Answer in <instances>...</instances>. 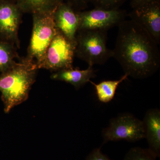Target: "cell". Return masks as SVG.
I'll list each match as a JSON object with an SVG mask.
<instances>
[{
  "label": "cell",
  "mask_w": 160,
  "mask_h": 160,
  "mask_svg": "<svg viewBox=\"0 0 160 160\" xmlns=\"http://www.w3.org/2000/svg\"><path fill=\"white\" fill-rule=\"evenodd\" d=\"M118 26L113 57L125 74L141 79L154 74L160 66L158 44L133 20H124Z\"/></svg>",
  "instance_id": "6da1fadb"
},
{
  "label": "cell",
  "mask_w": 160,
  "mask_h": 160,
  "mask_svg": "<svg viewBox=\"0 0 160 160\" xmlns=\"http://www.w3.org/2000/svg\"><path fill=\"white\" fill-rule=\"evenodd\" d=\"M38 69L35 63L26 58L0 73V92L6 113L28 99Z\"/></svg>",
  "instance_id": "7a4b0ae2"
},
{
  "label": "cell",
  "mask_w": 160,
  "mask_h": 160,
  "mask_svg": "<svg viewBox=\"0 0 160 160\" xmlns=\"http://www.w3.org/2000/svg\"><path fill=\"white\" fill-rule=\"evenodd\" d=\"M76 36L75 54L89 66L105 64L113 57L112 50L107 47V31H79Z\"/></svg>",
  "instance_id": "3957f363"
},
{
  "label": "cell",
  "mask_w": 160,
  "mask_h": 160,
  "mask_svg": "<svg viewBox=\"0 0 160 160\" xmlns=\"http://www.w3.org/2000/svg\"><path fill=\"white\" fill-rule=\"evenodd\" d=\"M53 12L32 14V34L26 58L35 63L37 67L57 31L53 21Z\"/></svg>",
  "instance_id": "277c9868"
},
{
  "label": "cell",
  "mask_w": 160,
  "mask_h": 160,
  "mask_svg": "<svg viewBox=\"0 0 160 160\" xmlns=\"http://www.w3.org/2000/svg\"><path fill=\"white\" fill-rule=\"evenodd\" d=\"M76 45L57 29L38 69L57 71L72 67Z\"/></svg>",
  "instance_id": "5b68a950"
},
{
  "label": "cell",
  "mask_w": 160,
  "mask_h": 160,
  "mask_svg": "<svg viewBox=\"0 0 160 160\" xmlns=\"http://www.w3.org/2000/svg\"><path fill=\"white\" fill-rule=\"evenodd\" d=\"M103 144L110 141L125 140L135 142L145 138L142 121L129 113L120 114L110 121L102 132Z\"/></svg>",
  "instance_id": "8992f818"
},
{
  "label": "cell",
  "mask_w": 160,
  "mask_h": 160,
  "mask_svg": "<svg viewBox=\"0 0 160 160\" xmlns=\"http://www.w3.org/2000/svg\"><path fill=\"white\" fill-rule=\"evenodd\" d=\"M79 20L78 31H108L125 20L127 12L120 9H106L95 8L88 11H77Z\"/></svg>",
  "instance_id": "52a82bcc"
},
{
  "label": "cell",
  "mask_w": 160,
  "mask_h": 160,
  "mask_svg": "<svg viewBox=\"0 0 160 160\" xmlns=\"http://www.w3.org/2000/svg\"><path fill=\"white\" fill-rule=\"evenodd\" d=\"M129 16L130 19L141 25L160 44V0L132 9Z\"/></svg>",
  "instance_id": "ba28073f"
},
{
  "label": "cell",
  "mask_w": 160,
  "mask_h": 160,
  "mask_svg": "<svg viewBox=\"0 0 160 160\" xmlns=\"http://www.w3.org/2000/svg\"><path fill=\"white\" fill-rule=\"evenodd\" d=\"M22 13L16 3L0 0V35L18 46V30Z\"/></svg>",
  "instance_id": "9c48e42d"
},
{
  "label": "cell",
  "mask_w": 160,
  "mask_h": 160,
  "mask_svg": "<svg viewBox=\"0 0 160 160\" xmlns=\"http://www.w3.org/2000/svg\"><path fill=\"white\" fill-rule=\"evenodd\" d=\"M52 15L56 29L68 39L76 44L77 32L79 25L77 11L64 2L58 6Z\"/></svg>",
  "instance_id": "30bf717a"
},
{
  "label": "cell",
  "mask_w": 160,
  "mask_h": 160,
  "mask_svg": "<svg viewBox=\"0 0 160 160\" xmlns=\"http://www.w3.org/2000/svg\"><path fill=\"white\" fill-rule=\"evenodd\" d=\"M145 138L149 145L148 149L156 158L160 157V111L158 109L148 110L142 121Z\"/></svg>",
  "instance_id": "8fae6325"
},
{
  "label": "cell",
  "mask_w": 160,
  "mask_h": 160,
  "mask_svg": "<svg viewBox=\"0 0 160 160\" xmlns=\"http://www.w3.org/2000/svg\"><path fill=\"white\" fill-rule=\"evenodd\" d=\"M95 76L93 66H89L88 69L84 70L71 67L58 70L52 75L51 78L52 79L69 83L78 89Z\"/></svg>",
  "instance_id": "7c38bea8"
},
{
  "label": "cell",
  "mask_w": 160,
  "mask_h": 160,
  "mask_svg": "<svg viewBox=\"0 0 160 160\" xmlns=\"http://www.w3.org/2000/svg\"><path fill=\"white\" fill-rule=\"evenodd\" d=\"M64 0H17V6L22 13H51Z\"/></svg>",
  "instance_id": "4fadbf2b"
},
{
  "label": "cell",
  "mask_w": 160,
  "mask_h": 160,
  "mask_svg": "<svg viewBox=\"0 0 160 160\" xmlns=\"http://www.w3.org/2000/svg\"><path fill=\"white\" fill-rule=\"evenodd\" d=\"M128 77V75L125 74L118 80L104 81L98 84L91 81H89V82L94 86L99 101L101 102L107 103L113 99L118 86L123 81L127 79Z\"/></svg>",
  "instance_id": "5bb4252c"
},
{
  "label": "cell",
  "mask_w": 160,
  "mask_h": 160,
  "mask_svg": "<svg viewBox=\"0 0 160 160\" xmlns=\"http://www.w3.org/2000/svg\"><path fill=\"white\" fill-rule=\"evenodd\" d=\"M17 55L11 44L7 42H0V73L9 69L16 62L15 58Z\"/></svg>",
  "instance_id": "9a60e30c"
},
{
  "label": "cell",
  "mask_w": 160,
  "mask_h": 160,
  "mask_svg": "<svg viewBox=\"0 0 160 160\" xmlns=\"http://www.w3.org/2000/svg\"><path fill=\"white\" fill-rule=\"evenodd\" d=\"M156 158L149 149L136 147L129 149L124 160H156Z\"/></svg>",
  "instance_id": "2e32d148"
},
{
  "label": "cell",
  "mask_w": 160,
  "mask_h": 160,
  "mask_svg": "<svg viewBox=\"0 0 160 160\" xmlns=\"http://www.w3.org/2000/svg\"><path fill=\"white\" fill-rule=\"evenodd\" d=\"M126 0H89L95 8L106 9H119Z\"/></svg>",
  "instance_id": "e0dca14e"
},
{
  "label": "cell",
  "mask_w": 160,
  "mask_h": 160,
  "mask_svg": "<svg viewBox=\"0 0 160 160\" xmlns=\"http://www.w3.org/2000/svg\"><path fill=\"white\" fill-rule=\"evenodd\" d=\"M86 160H112L101 151V148H96L90 152Z\"/></svg>",
  "instance_id": "ac0fdd59"
},
{
  "label": "cell",
  "mask_w": 160,
  "mask_h": 160,
  "mask_svg": "<svg viewBox=\"0 0 160 160\" xmlns=\"http://www.w3.org/2000/svg\"><path fill=\"white\" fill-rule=\"evenodd\" d=\"M77 11H82L87 7L89 0H64Z\"/></svg>",
  "instance_id": "d6986e66"
},
{
  "label": "cell",
  "mask_w": 160,
  "mask_h": 160,
  "mask_svg": "<svg viewBox=\"0 0 160 160\" xmlns=\"http://www.w3.org/2000/svg\"><path fill=\"white\" fill-rule=\"evenodd\" d=\"M156 1L157 0H129V2L131 8L134 9Z\"/></svg>",
  "instance_id": "ffe728a7"
},
{
  "label": "cell",
  "mask_w": 160,
  "mask_h": 160,
  "mask_svg": "<svg viewBox=\"0 0 160 160\" xmlns=\"http://www.w3.org/2000/svg\"><path fill=\"white\" fill-rule=\"evenodd\" d=\"M8 1H10V2H12L16 3L17 0H8Z\"/></svg>",
  "instance_id": "44dd1931"
}]
</instances>
